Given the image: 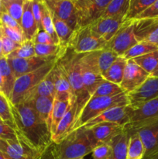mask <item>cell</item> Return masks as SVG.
Returning a JSON list of instances; mask_svg holds the SVG:
<instances>
[{"mask_svg": "<svg viewBox=\"0 0 158 159\" xmlns=\"http://www.w3.org/2000/svg\"><path fill=\"white\" fill-rule=\"evenodd\" d=\"M6 146H7V141L0 138V152H4Z\"/></svg>", "mask_w": 158, "mask_h": 159, "instance_id": "obj_52", "label": "cell"}, {"mask_svg": "<svg viewBox=\"0 0 158 159\" xmlns=\"http://www.w3.org/2000/svg\"><path fill=\"white\" fill-rule=\"evenodd\" d=\"M122 23L123 20L101 17L91 25V28L94 34L108 42L114 37Z\"/></svg>", "mask_w": 158, "mask_h": 159, "instance_id": "obj_20", "label": "cell"}, {"mask_svg": "<svg viewBox=\"0 0 158 159\" xmlns=\"http://www.w3.org/2000/svg\"><path fill=\"white\" fill-rule=\"evenodd\" d=\"M132 131L139 134L145 149L143 159H148L158 154V120L144 124ZM130 131V130H127Z\"/></svg>", "mask_w": 158, "mask_h": 159, "instance_id": "obj_12", "label": "cell"}, {"mask_svg": "<svg viewBox=\"0 0 158 159\" xmlns=\"http://www.w3.org/2000/svg\"><path fill=\"white\" fill-rule=\"evenodd\" d=\"M51 15H52V20L56 34L59 40V44L62 48H68L70 40L74 34V30H72L66 23L59 19L54 13L51 12Z\"/></svg>", "mask_w": 158, "mask_h": 159, "instance_id": "obj_32", "label": "cell"}, {"mask_svg": "<svg viewBox=\"0 0 158 159\" xmlns=\"http://www.w3.org/2000/svg\"><path fill=\"white\" fill-rule=\"evenodd\" d=\"M124 90L117 84L105 80L95 90L91 98L105 97V96H114L124 93Z\"/></svg>", "mask_w": 158, "mask_h": 159, "instance_id": "obj_39", "label": "cell"}, {"mask_svg": "<svg viewBox=\"0 0 158 159\" xmlns=\"http://www.w3.org/2000/svg\"><path fill=\"white\" fill-rule=\"evenodd\" d=\"M133 34L137 42L158 45V19L143 18L133 20Z\"/></svg>", "mask_w": 158, "mask_h": 159, "instance_id": "obj_11", "label": "cell"}, {"mask_svg": "<svg viewBox=\"0 0 158 159\" xmlns=\"http://www.w3.org/2000/svg\"><path fill=\"white\" fill-rule=\"evenodd\" d=\"M65 48L60 44H38L34 43L36 56L43 57H57L63 53Z\"/></svg>", "mask_w": 158, "mask_h": 159, "instance_id": "obj_38", "label": "cell"}, {"mask_svg": "<svg viewBox=\"0 0 158 159\" xmlns=\"http://www.w3.org/2000/svg\"><path fill=\"white\" fill-rule=\"evenodd\" d=\"M137 43L133 34V20L124 21L114 37L107 42L106 48L114 51L118 56H122Z\"/></svg>", "mask_w": 158, "mask_h": 159, "instance_id": "obj_9", "label": "cell"}, {"mask_svg": "<svg viewBox=\"0 0 158 159\" xmlns=\"http://www.w3.org/2000/svg\"><path fill=\"white\" fill-rule=\"evenodd\" d=\"M0 117L8 126L15 130V123L11 110V103L2 93H0Z\"/></svg>", "mask_w": 158, "mask_h": 159, "instance_id": "obj_42", "label": "cell"}, {"mask_svg": "<svg viewBox=\"0 0 158 159\" xmlns=\"http://www.w3.org/2000/svg\"><path fill=\"white\" fill-rule=\"evenodd\" d=\"M52 13L63 20L72 30L77 28L75 9L73 0H44Z\"/></svg>", "mask_w": 158, "mask_h": 159, "instance_id": "obj_14", "label": "cell"}, {"mask_svg": "<svg viewBox=\"0 0 158 159\" xmlns=\"http://www.w3.org/2000/svg\"><path fill=\"white\" fill-rule=\"evenodd\" d=\"M77 159H84V158H77Z\"/></svg>", "mask_w": 158, "mask_h": 159, "instance_id": "obj_60", "label": "cell"}, {"mask_svg": "<svg viewBox=\"0 0 158 159\" xmlns=\"http://www.w3.org/2000/svg\"><path fill=\"white\" fill-rule=\"evenodd\" d=\"M0 159H12L11 158H9L7 155H6L3 152H0Z\"/></svg>", "mask_w": 158, "mask_h": 159, "instance_id": "obj_53", "label": "cell"}, {"mask_svg": "<svg viewBox=\"0 0 158 159\" xmlns=\"http://www.w3.org/2000/svg\"><path fill=\"white\" fill-rule=\"evenodd\" d=\"M148 159H158V154H157V155H154V156H153V157H151V158H148Z\"/></svg>", "mask_w": 158, "mask_h": 159, "instance_id": "obj_57", "label": "cell"}, {"mask_svg": "<svg viewBox=\"0 0 158 159\" xmlns=\"http://www.w3.org/2000/svg\"><path fill=\"white\" fill-rule=\"evenodd\" d=\"M157 50L158 47L151 43L137 42L134 46H133L129 50H128L122 57H124L126 61H128L140 57V56L145 55V54L153 52V51H156Z\"/></svg>", "mask_w": 158, "mask_h": 159, "instance_id": "obj_33", "label": "cell"}, {"mask_svg": "<svg viewBox=\"0 0 158 159\" xmlns=\"http://www.w3.org/2000/svg\"><path fill=\"white\" fill-rule=\"evenodd\" d=\"M126 64L127 61L122 56H119L110 68L102 75V77L108 82H111L119 85L123 78Z\"/></svg>", "mask_w": 158, "mask_h": 159, "instance_id": "obj_29", "label": "cell"}, {"mask_svg": "<svg viewBox=\"0 0 158 159\" xmlns=\"http://www.w3.org/2000/svg\"><path fill=\"white\" fill-rule=\"evenodd\" d=\"M0 34L8 37L9 39L12 40V41L18 43H22L24 40H26L23 37V34L22 33L12 30L11 28L7 27L2 24H0Z\"/></svg>", "mask_w": 158, "mask_h": 159, "instance_id": "obj_44", "label": "cell"}, {"mask_svg": "<svg viewBox=\"0 0 158 159\" xmlns=\"http://www.w3.org/2000/svg\"><path fill=\"white\" fill-rule=\"evenodd\" d=\"M132 60L150 75L158 65V50Z\"/></svg>", "mask_w": 158, "mask_h": 159, "instance_id": "obj_35", "label": "cell"}, {"mask_svg": "<svg viewBox=\"0 0 158 159\" xmlns=\"http://www.w3.org/2000/svg\"><path fill=\"white\" fill-rule=\"evenodd\" d=\"M38 159H58L55 151L54 144H50L39 156Z\"/></svg>", "mask_w": 158, "mask_h": 159, "instance_id": "obj_51", "label": "cell"}, {"mask_svg": "<svg viewBox=\"0 0 158 159\" xmlns=\"http://www.w3.org/2000/svg\"><path fill=\"white\" fill-rule=\"evenodd\" d=\"M33 43H38V44H55L50 36L43 30H39L37 32L33 40Z\"/></svg>", "mask_w": 158, "mask_h": 159, "instance_id": "obj_50", "label": "cell"}, {"mask_svg": "<svg viewBox=\"0 0 158 159\" xmlns=\"http://www.w3.org/2000/svg\"><path fill=\"white\" fill-rule=\"evenodd\" d=\"M149 77L150 75L138 66L132 59L128 60L119 86L125 93H129L141 86Z\"/></svg>", "mask_w": 158, "mask_h": 159, "instance_id": "obj_13", "label": "cell"}, {"mask_svg": "<svg viewBox=\"0 0 158 159\" xmlns=\"http://www.w3.org/2000/svg\"><path fill=\"white\" fill-rule=\"evenodd\" d=\"M56 95L55 87H54V79H53L52 71L43 79V81L38 84L34 89H33L26 96L23 102L32 100L38 96H46V97L54 98Z\"/></svg>", "mask_w": 158, "mask_h": 159, "instance_id": "obj_23", "label": "cell"}, {"mask_svg": "<svg viewBox=\"0 0 158 159\" xmlns=\"http://www.w3.org/2000/svg\"><path fill=\"white\" fill-rule=\"evenodd\" d=\"M32 10L39 30H43L41 23L42 0H32Z\"/></svg>", "mask_w": 158, "mask_h": 159, "instance_id": "obj_48", "label": "cell"}, {"mask_svg": "<svg viewBox=\"0 0 158 159\" xmlns=\"http://www.w3.org/2000/svg\"><path fill=\"white\" fill-rule=\"evenodd\" d=\"M129 107L135 109L149 100L158 98V77H149L137 89L127 93Z\"/></svg>", "mask_w": 158, "mask_h": 159, "instance_id": "obj_10", "label": "cell"}, {"mask_svg": "<svg viewBox=\"0 0 158 159\" xmlns=\"http://www.w3.org/2000/svg\"><path fill=\"white\" fill-rule=\"evenodd\" d=\"M52 75L56 93H69L73 95L68 77L57 61L52 69Z\"/></svg>", "mask_w": 158, "mask_h": 159, "instance_id": "obj_31", "label": "cell"}, {"mask_svg": "<svg viewBox=\"0 0 158 159\" xmlns=\"http://www.w3.org/2000/svg\"><path fill=\"white\" fill-rule=\"evenodd\" d=\"M0 93L3 94V83H2V79L1 73H0Z\"/></svg>", "mask_w": 158, "mask_h": 159, "instance_id": "obj_54", "label": "cell"}, {"mask_svg": "<svg viewBox=\"0 0 158 159\" xmlns=\"http://www.w3.org/2000/svg\"><path fill=\"white\" fill-rule=\"evenodd\" d=\"M0 138L4 141H16L19 139L16 132L7 124H0Z\"/></svg>", "mask_w": 158, "mask_h": 159, "instance_id": "obj_47", "label": "cell"}, {"mask_svg": "<svg viewBox=\"0 0 158 159\" xmlns=\"http://www.w3.org/2000/svg\"><path fill=\"white\" fill-rule=\"evenodd\" d=\"M81 55L82 54H77L71 48H67L57 59V62L68 77L73 95L76 97L77 109L80 113L91 98L83 86L81 65Z\"/></svg>", "mask_w": 158, "mask_h": 159, "instance_id": "obj_3", "label": "cell"}, {"mask_svg": "<svg viewBox=\"0 0 158 159\" xmlns=\"http://www.w3.org/2000/svg\"><path fill=\"white\" fill-rule=\"evenodd\" d=\"M0 73L2 79L3 95L9 101L13 89L15 77L9 66L6 57H3L0 58Z\"/></svg>", "mask_w": 158, "mask_h": 159, "instance_id": "obj_26", "label": "cell"}, {"mask_svg": "<svg viewBox=\"0 0 158 159\" xmlns=\"http://www.w3.org/2000/svg\"><path fill=\"white\" fill-rule=\"evenodd\" d=\"M81 75L84 89L91 96L95 92L98 87L105 81V79L100 73L95 72V71H92L89 68H85L82 65Z\"/></svg>", "mask_w": 158, "mask_h": 159, "instance_id": "obj_28", "label": "cell"}, {"mask_svg": "<svg viewBox=\"0 0 158 159\" xmlns=\"http://www.w3.org/2000/svg\"><path fill=\"white\" fill-rule=\"evenodd\" d=\"M3 153L12 159H38L41 154L20 139L7 141V146Z\"/></svg>", "mask_w": 158, "mask_h": 159, "instance_id": "obj_18", "label": "cell"}, {"mask_svg": "<svg viewBox=\"0 0 158 159\" xmlns=\"http://www.w3.org/2000/svg\"><path fill=\"white\" fill-rule=\"evenodd\" d=\"M99 145L90 128L81 127L54 144L58 159L83 158Z\"/></svg>", "mask_w": 158, "mask_h": 159, "instance_id": "obj_2", "label": "cell"}, {"mask_svg": "<svg viewBox=\"0 0 158 159\" xmlns=\"http://www.w3.org/2000/svg\"><path fill=\"white\" fill-rule=\"evenodd\" d=\"M1 7H2V3H1V0H0V12H1Z\"/></svg>", "mask_w": 158, "mask_h": 159, "instance_id": "obj_59", "label": "cell"}, {"mask_svg": "<svg viewBox=\"0 0 158 159\" xmlns=\"http://www.w3.org/2000/svg\"><path fill=\"white\" fill-rule=\"evenodd\" d=\"M111 0H73L77 29L91 26L101 18Z\"/></svg>", "mask_w": 158, "mask_h": 159, "instance_id": "obj_6", "label": "cell"}, {"mask_svg": "<svg viewBox=\"0 0 158 159\" xmlns=\"http://www.w3.org/2000/svg\"><path fill=\"white\" fill-rule=\"evenodd\" d=\"M42 28L46 31L51 37L55 44H59V40L56 34L55 29L54 26V23L52 20L51 11L46 6L44 0H42V17H41Z\"/></svg>", "mask_w": 158, "mask_h": 159, "instance_id": "obj_34", "label": "cell"}, {"mask_svg": "<svg viewBox=\"0 0 158 159\" xmlns=\"http://www.w3.org/2000/svg\"><path fill=\"white\" fill-rule=\"evenodd\" d=\"M79 116V112L77 110V100L74 95H71L70 102L66 113L59 123L57 127L55 134L52 138L53 143L57 144L59 141L64 138L67 135L72 131L73 127Z\"/></svg>", "mask_w": 158, "mask_h": 159, "instance_id": "obj_15", "label": "cell"}, {"mask_svg": "<svg viewBox=\"0 0 158 159\" xmlns=\"http://www.w3.org/2000/svg\"><path fill=\"white\" fill-rule=\"evenodd\" d=\"M0 124H6V123H5V122H4V121H3V120H2V119H1V117H0Z\"/></svg>", "mask_w": 158, "mask_h": 159, "instance_id": "obj_58", "label": "cell"}, {"mask_svg": "<svg viewBox=\"0 0 158 159\" xmlns=\"http://www.w3.org/2000/svg\"><path fill=\"white\" fill-rule=\"evenodd\" d=\"M1 3L2 8L20 25L24 0H1Z\"/></svg>", "mask_w": 158, "mask_h": 159, "instance_id": "obj_37", "label": "cell"}, {"mask_svg": "<svg viewBox=\"0 0 158 159\" xmlns=\"http://www.w3.org/2000/svg\"><path fill=\"white\" fill-rule=\"evenodd\" d=\"M20 26L25 40H31L33 42L39 29L33 14L32 0H24L23 12Z\"/></svg>", "mask_w": 158, "mask_h": 159, "instance_id": "obj_22", "label": "cell"}, {"mask_svg": "<svg viewBox=\"0 0 158 159\" xmlns=\"http://www.w3.org/2000/svg\"><path fill=\"white\" fill-rule=\"evenodd\" d=\"M112 147L109 144H100L91 152L93 159H108L111 155Z\"/></svg>", "mask_w": 158, "mask_h": 159, "instance_id": "obj_45", "label": "cell"}, {"mask_svg": "<svg viewBox=\"0 0 158 159\" xmlns=\"http://www.w3.org/2000/svg\"><path fill=\"white\" fill-rule=\"evenodd\" d=\"M71 95L69 93H56L54 96L50 117V131L52 138L55 134L59 123L66 113L69 106Z\"/></svg>", "mask_w": 158, "mask_h": 159, "instance_id": "obj_21", "label": "cell"}, {"mask_svg": "<svg viewBox=\"0 0 158 159\" xmlns=\"http://www.w3.org/2000/svg\"><path fill=\"white\" fill-rule=\"evenodd\" d=\"M155 0H130L129 6L124 21L136 20ZM123 21V22H124Z\"/></svg>", "mask_w": 158, "mask_h": 159, "instance_id": "obj_36", "label": "cell"}, {"mask_svg": "<svg viewBox=\"0 0 158 159\" xmlns=\"http://www.w3.org/2000/svg\"><path fill=\"white\" fill-rule=\"evenodd\" d=\"M57 57H43L34 56L27 58H7L15 79L27 73L36 71L47 62Z\"/></svg>", "mask_w": 158, "mask_h": 159, "instance_id": "obj_16", "label": "cell"}, {"mask_svg": "<svg viewBox=\"0 0 158 159\" xmlns=\"http://www.w3.org/2000/svg\"><path fill=\"white\" fill-rule=\"evenodd\" d=\"M3 57V54H2V40L1 37H0V58Z\"/></svg>", "mask_w": 158, "mask_h": 159, "instance_id": "obj_56", "label": "cell"}, {"mask_svg": "<svg viewBox=\"0 0 158 159\" xmlns=\"http://www.w3.org/2000/svg\"><path fill=\"white\" fill-rule=\"evenodd\" d=\"M36 56L34 43L31 40H24L20 48L9 54L6 58H27Z\"/></svg>", "mask_w": 158, "mask_h": 159, "instance_id": "obj_41", "label": "cell"}, {"mask_svg": "<svg viewBox=\"0 0 158 159\" xmlns=\"http://www.w3.org/2000/svg\"><path fill=\"white\" fill-rule=\"evenodd\" d=\"M119 57L114 51L108 48H105L101 50L99 52V57H98V65H99V71L102 75L110 68L113 62L116 60Z\"/></svg>", "mask_w": 158, "mask_h": 159, "instance_id": "obj_40", "label": "cell"}, {"mask_svg": "<svg viewBox=\"0 0 158 159\" xmlns=\"http://www.w3.org/2000/svg\"><path fill=\"white\" fill-rule=\"evenodd\" d=\"M57 59H54L47 62L46 65L36 71L27 73L15 79L9 100L10 103L13 106H16L24 102L28 94L34 89L38 84L52 71Z\"/></svg>", "mask_w": 158, "mask_h": 159, "instance_id": "obj_5", "label": "cell"}, {"mask_svg": "<svg viewBox=\"0 0 158 159\" xmlns=\"http://www.w3.org/2000/svg\"><path fill=\"white\" fill-rule=\"evenodd\" d=\"M0 37L2 40V54L4 57H7L9 54H12L17 48H20V44H21V43L12 41V40L2 35V34H0Z\"/></svg>", "mask_w": 158, "mask_h": 159, "instance_id": "obj_46", "label": "cell"}, {"mask_svg": "<svg viewBox=\"0 0 158 159\" xmlns=\"http://www.w3.org/2000/svg\"><path fill=\"white\" fill-rule=\"evenodd\" d=\"M157 47H158V45H157Z\"/></svg>", "mask_w": 158, "mask_h": 159, "instance_id": "obj_61", "label": "cell"}, {"mask_svg": "<svg viewBox=\"0 0 158 159\" xmlns=\"http://www.w3.org/2000/svg\"><path fill=\"white\" fill-rule=\"evenodd\" d=\"M102 123H114L125 127L129 123L128 116V106L110 109L99 116L88 121L83 127L85 128H90L93 126Z\"/></svg>", "mask_w": 158, "mask_h": 159, "instance_id": "obj_17", "label": "cell"}, {"mask_svg": "<svg viewBox=\"0 0 158 159\" xmlns=\"http://www.w3.org/2000/svg\"><path fill=\"white\" fill-rule=\"evenodd\" d=\"M128 141L129 134L126 130L113 138L108 143L112 147L111 155L108 159H126Z\"/></svg>", "mask_w": 158, "mask_h": 159, "instance_id": "obj_27", "label": "cell"}, {"mask_svg": "<svg viewBox=\"0 0 158 159\" xmlns=\"http://www.w3.org/2000/svg\"><path fill=\"white\" fill-rule=\"evenodd\" d=\"M0 24L4 25V26H7V27L11 28L12 30H15L23 34L21 26L19 24L18 22L14 20L10 15H9L6 12V11L4 10L2 7L1 12H0Z\"/></svg>", "mask_w": 158, "mask_h": 159, "instance_id": "obj_43", "label": "cell"}, {"mask_svg": "<svg viewBox=\"0 0 158 159\" xmlns=\"http://www.w3.org/2000/svg\"><path fill=\"white\" fill-rule=\"evenodd\" d=\"M150 76V77H158V65H157V67H156V69L154 70V71H153V72L152 73Z\"/></svg>", "mask_w": 158, "mask_h": 159, "instance_id": "obj_55", "label": "cell"}, {"mask_svg": "<svg viewBox=\"0 0 158 159\" xmlns=\"http://www.w3.org/2000/svg\"><path fill=\"white\" fill-rule=\"evenodd\" d=\"M127 132L129 134V141L126 159H143L145 149L139 134L136 131L132 130Z\"/></svg>", "mask_w": 158, "mask_h": 159, "instance_id": "obj_30", "label": "cell"}, {"mask_svg": "<svg viewBox=\"0 0 158 159\" xmlns=\"http://www.w3.org/2000/svg\"><path fill=\"white\" fill-rule=\"evenodd\" d=\"M107 42L91 30V26L77 29L74 31L68 48L77 54H85L106 48Z\"/></svg>", "mask_w": 158, "mask_h": 159, "instance_id": "obj_7", "label": "cell"}, {"mask_svg": "<svg viewBox=\"0 0 158 159\" xmlns=\"http://www.w3.org/2000/svg\"><path fill=\"white\" fill-rule=\"evenodd\" d=\"M126 106H129V100L127 93L125 92L114 96L90 98L81 111L79 116L73 127L72 131L83 127L88 121L110 109Z\"/></svg>", "mask_w": 158, "mask_h": 159, "instance_id": "obj_4", "label": "cell"}, {"mask_svg": "<svg viewBox=\"0 0 158 159\" xmlns=\"http://www.w3.org/2000/svg\"><path fill=\"white\" fill-rule=\"evenodd\" d=\"M11 110L19 139L40 153L52 144L50 127L40 119L30 102L11 104Z\"/></svg>", "mask_w": 158, "mask_h": 159, "instance_id": "obj_1", "label": "cell"}, {"mask_svg": "<svg viewBox=\"0 0 158 159\" xmlns=\"http://www.w3.org/2000/svg\"><path fill=\"white\" fill-rule=\"evenodd\" d=\"M130 0H111L105 8L102 18L123 20L128 11Z\"/></svg>", "mask_w": 158, "mask_h": 159, "instance_id": "obj_25", "label": "cell"}, {"mask_svg": "<svg viewBox=\"0 0 158 159\" xmlns=\"http://www.w3.org/2000/svg\"><path fill=\"white\" fill-rule=\"evenodd\" d=\"M128 116L129 123L125 126V130H135L144 124L158 120V98L147 101L135 109L128 106Z\"/></svg>", "mask_w": 158, "mask_h": 159, "instance_id": "obj_8", "label": "cell"}, {"mask_svg": "<svg viewBox=\"0 0 158 159\" xmlns=\"http://www.w3.org/2000/svg\"><path fill=\"white\" fill-rule=\"evenodd\" d=\"M154 18L158 19V0H155L143 13H141L136 19Z\"/></svg>", "mask_w": 158, "mask_h": 159, "instance_id": "obj_49", "label": "cell"}, {"mask_svg": "<svg viewBox=\"0 0 158 159\" xmlns=\"http://www.w3.org/2000/svg\"><path fill=\"white\" fill-rule=\"evenodd\" d=\"M54 99L52 97H46V96H38L32 100L28 101L30 102L34 110L37 111V114L43 120L46 124L50 127V117L51 112L54 104Z\"/></svg>", "mask_w": 158, "mask_h": 159, "instance_id": "obj_24", "label": "cell"}, {"mask_svg": "<svg viewBox=\"0 0 158 159\" xmlns=\"http://www.w3.org/2000/svg\"><path fill=\"white\" fill-rule=\"evenodd\" d=\"M94 138L100 144H108L125 130V127L114 123H102L90 127Z\"/></svg>", "mask_w": 158, "mask_h": 159, "instance_id": "obj_19", "label": "cell"}]
</instances>
